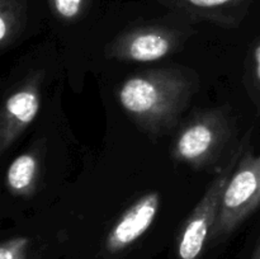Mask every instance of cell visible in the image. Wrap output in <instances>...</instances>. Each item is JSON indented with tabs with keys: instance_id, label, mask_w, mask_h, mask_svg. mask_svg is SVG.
I'll use <instances>...</instances> for the list:
<instances>
[{
	"instance_id": "obj_1",
	"label": "cell",
	"mask_w": 260,
	"mask_h": 259,
	"mask_svg": "<svg viewBox=\"0 0 260 259\" xmlns=\"http://www.w3.org/2000/svg\"><path fill=\"white\" fill-rule=\"evenodd\" d=\"M189 93L190 86L183 78L156 71L127 79L119 88L118 99L135 119L160 127L177 117Z\"/></svg>"
},
{
	"instance_id": "obj_3",
	"label": "cell",
	"mask_w": 260,
	"mask_h": 259,
	"mask_svg": "<svg viewBox=\"0 0 260 259\" xmlns=\"http://www.w3.org/2000/svg\"><path fill=\"white\" fill-rule=\"evenodd\" d=\"M248 141L243 142L238 149H235L230 160L222 170L218 173L208 187L207 192L202 197L197 207L193 210L192 215L183 228L182 235L178 243V254L180 259H198L205 248L206 240L213 230L222 202L223 193L226 185L230 180L231 175L235 172L241 155L245 151V145Z\"/></svg>"
},
{
	"instance_id": "obj_4",
	"label": "cell",
	"mask_w": 260,
	"mask_h": 259,
	"mask_svg": "<svg viewBox=\"0 0 260 259\" xmlns=\"http://www.w3.org/2000/svg\"><path fill=\"white\" fill-rule=\"evenodd\" d=\"M225 132L223 121L213 113L194 119L178 136L175 157L192 165L203 164L218 150Z\"/></svg>"
},
{
	"instance_id": "obj_7",
	"label": "cell",
	"mask_w": 260,
	"mask_h": 259,
	"mask_svg": "<svg viewBox=\"0 0 260 259\" xmlns=\"http://www.w3.org/2000/svg\"><path fill=\"white\" fill-rule=\"evenodd\" d=\"M174 47V36L160 27H144L128 32L112 46V55L121 60L149 62L165 57Z\"/></svg>"
},
{
	"instance_id": "obj_14",
	"label": "cell",
	"mask_w": 260,
	"mask_h": 259,
	"mask_svg": "<svg viewBox=\"0 0 260 259\" xmlns=\"http://www.w3.org/2000/svg\"><path fill=\"white\" fill-rule=\"evenodd\" d=\"M253 259H260V244H259V246H258V249H256V251H255V254H254V256H253Z\"/></svg>"
},
{
	"instance_id": "obj_8",
	"label": "cell",
	"mask_w": 260,
	"mask_h": 259,
	"mask_svg": "<svg viewBox=\"0 0 260 259\" xmlns=\"http://www.w3.org/2000/svg\"><path fill=\"white\" fill-rule=\"evenodd\" d=\"M165 4L213 19L231 18L234 10H244L249 0H161Z\"/></svg>"
},
{
	"instance_id": "obj_13",
	"label": "cell",
	"mask_w": 260,
	"mask_h": 259,
	"mask_svg": "<svg viewBox=\"0 0 260 259\" xmlns=\"http://www.w3.org/2000/svg\"><path fill=\"white\" fill-rule=\"evenodd\" d=\"M253 74H254V88L256 89V98L259 101V107H260V37L256 41L255 47L253 51Z\"/></svg>"
},
{
	"instance_id": "obj_12",
	"label": "cell",
	"mask_w": 260,
	"mask_h": 259,
	"mask_svg": "<svg viewBox=\"0 0 260 259\" xmlns=\"http://www.w3.org/2000/svg\"><path fill=\"white\" fill-rule=\"evenodd\" d=\"M29 245V239L14 238L4 241L0 246V259H25Z\"/></svg>"
},
{
	"instance_id": "obj_2",
	"label": "cell",
	"mask_w": 260,
	"mask_h": 259,
	"mask_svg": "<svg viewBox=\"0 0 260 259\" xmlns=\"http://www.w3.org/2000/svg\"><path fill=\"white\" fill-rule=\"evenodd\" d=\"M259 206L260 155L245 149L226 185L212 235L220 238L233 233Z\"/></svg>"
},
{
	"instance_id": "obj_11",
	"label": "cell",
	"mask_w": 260,
	"mask_h": 259,
	"mask_svg": "<svg viewBox=\"0 0 260 259\" xmlns=\"http://www.w3.org/2000/svg\"><path fill=\"white\" fill-rule=\"evenodd\" d=\"M89 0H48L51 9L61 19L74 20L80 17Z\"/></svg>"
},
{
	"instance_id": "obj_9",
	"label": "cell",
	"mask_w": 260,
	"mask_h": 259,
	"mask_svg": "<svg viewBox=\"0 0 260 259\" xmlns=\"http://www.w3.org/2000/svg\"><path fill=\"white\" fill-rule=\"evenodd\" d=\"M38 161L30 152L19 155L10 164L7 172V185L13 193L27 195L35 184Z\"/></svg>"
},
{
	"instance_id": "obj_5",
	"label": "cell",
	"mask_w": 260,
	"mask_h": 259,
	"mask_svg": "<svg viewBox=\"0 0 260 259\" xmlns=\"http://www.w3.org/2000/svg\"><path fill=\"white\" fill-rule=\"evenodd\" d=\"M40 79L25 81L5 101L0 118V151L5 152L40 111Z\"/></svg>"
},
{
	"instance_id": "obj_6",
	"label": "cell",
	"mask_w": 260,
	"mask_h": 259,
	"mask_svg": "<svg viewBox=\"0 0 260 259\" xmlns=\"http://www.w3.org/2000/svg\"><path fill=\"white\" fill-rule=\"evenodd\" d=\"M159 206L160 195L157 192H150L139 198L109 231L106 239L107 251L118 253L141 238L154 222Z\"/></svg>"
},
{
	"instance_id": "obj_10",
	"label": "cell",
	"mask_w": 260,
	"mask_h": 259,
	"mask_svg": "<svg viewBox=\"0 0 260 259\" xmlns=\"http://www.w3.org/2000/svg\"><path fill=\"white\" fill-rule=\"evenodd\" d=\"M24 0H0V43L7 47L24 23Z\"/></svg>"
}]
</instances>
